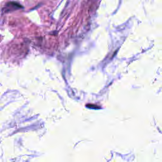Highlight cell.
<instances>
[{
	"instance_id": "obj_1",
	"label": "cell",
	"mask_w": 162,
	"mask_h": 162,
	"mask_svg": "<svg viewBox=\"0 0 162 162\" xmlns=\"http://www.w3.org/2000/svg\"><path fill=\"white\" fill-rule=\"evenodd\" d=\"M20 8H23V7L22 5L17 2L10 1L5 4L4 8H3V12L4 13H8L12 11H15V10H19Z\"/></svg>"
}]
</instances>
